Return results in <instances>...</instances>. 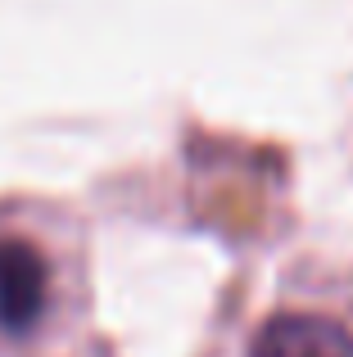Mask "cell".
I'll use <instances>...</instances> for the list:
<instances>
[{
	"instance_id": "cell-1",
	"label": "cell",
	"mask_w": 353,
	"mask_h": 357,
	"mask_svg": "<svg viewBox=\"0 0 353 357\" xmlns=\"http://www.w3.org/2000/svg\"><path fill=\"white\" fill-rule=\"evenodd\" d=\"M68 321V262L41 231L0 222V344L27 349Z\"/></svg>"
},
{
	"instance_id": "cell-2",
	"label": "cell",
	"mask_w": 353,
	"mask_h": 357,
	"mask_svg": "<svg viewBox=\"0 0 353 357\" xmlns=\"http://www.w3.org/2000/svg\"><path fill=\"white\" fill-rule=\"evenodd\" d=\"M249 357H353V331L317 312H281L258 331Z\"/></svg>"
}]
</instances>
